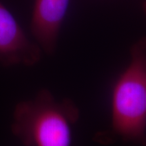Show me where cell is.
I'll list each match as a JSON object with an SVG mask.
<instances>
[{
  "label": "cell",
  "instance_id": "cell-2",
  "mask_svg": "<svg viewBox=\"0 0 146 146\" xmlns=\"http://www.w3.org/2000/svg\"><path fill=\"white\" fill-rule=\"evenodd\" d=\"M111 134L125 142L145 145L146 137V41L131 49L129 64L113 86L110 98Z\"/></svg>",
  "mask_w": 146,
  "mask_h": 146
},
{
  "label": "cell",
  "instance_id": "cell-1",
  "mask_svg": "<svg viewBox=\"0 0 146 146\" xmlns=\"http://www.w3.org/2000/svg\"><path fill=\"white\" fill-rule=\"evenodd\" d=\"M79 116L73 102L57 100L42 89L34 98L16 105L12 131L25 146H71Z\"/></svg>",
  "mask_w": 146,
  "mask_h": 146
},
{
  "label": "cell",
  "instance_id": "cell-4",
  "mask_svg": "<svg viewBox=\"0 0 146 146\" xmlns=\"http://www.w3.org/2000/svg\"><path fill=\"white\" fill-rule=\"evenodd\" d=\"M70 0H35L31 29L42 52L54 54Z\"/></svg>",
  "mask_w": 146,
  "mask_h": 146
},
{
  "label": "cell",
  "instance_id": "cell-3",
  "mask_svg": "<svg viewBox=\"0 0 146 146\" xmlns=\"http://www.w3.org/2000/svg\"><path fill=\"white\" fill-rule=\"evenodd\" d=\"M40 47L29 39L11 12L0 2V63L31 66L41 59Z\"/></svg>",
  "mask_w": 146,
  "mask_h": 146
}]
</instances>
